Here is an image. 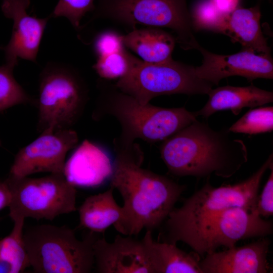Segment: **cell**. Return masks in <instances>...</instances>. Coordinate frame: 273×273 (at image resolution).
<instances>
[{"label":"cell","instance_id":"obj_1","mask_svg":"<svg viewBox=\"0 0 273 273\" xmlns=\"http://www.w3.org/2000/svg\"><path fill=\"white\" fill-rule=\"evenodd\" d=\"M115 156L110 187L123 201V218L116 229L122 235L152 231L167 219L186 186L142 167L144 154L134 143L114 141Z\"/></svg>","mask_w":273,"mask_h":273},{"label":"cell","instance_id":"obj_2","mask_svg":"<svg viewBox=\"0 0 273 273\" xmlns=\"http://www.w3.org/2000/svg\"><path fill=\"white\" fill-rule=\"evenodd\" d=\"M231 133L197 119L162 141L161 159L174 176L229 178L248 161L245 143Z\"/></svg>","mask_w":273,"mask_h":273},{"label":"cell","instance_id":"obj_3","mask_svg":"<svg viewBox=\"0 0 273 273\" xmlns=\"http://www.w3.org/2000/svg\"><path fill=\"white\" fill-rule=\"evenodd\" d=\"M272 231L271 221L262 218L254 210L236 207L166 231L162 239L175 244L181 241L202 256L221 246L227 248L235 246L240 240L265 237L271 235Z\"/></svg>","mask_w":273,"mask_h":273},{"label":"cell","instance_id":"obj_4","mask_svg":"<svg viewBox=\"0 0 273 273\" xmlns=\"http://www.w3.org/2000/svg\"><path fill=\"white\" fill-rule=\"evenodd\" d=\"M23 239L35 272L88 273L94 267L92 234L79 240L67 226L43 224L24 229Z\"/></svg>","mask_w":273,"mask_h":273},{"label":"cell","instance_id":"obj_5","mask_svg":"<svg viewBox=\"0 0 273 273\" xmlns=\"http://www.w3.org/2000/svg\"><path fill=\"white\" fill-rule=\"evenodd\" d=\"M213 84L197 76L195 67L173 60L151 63L133 56L127 74L116 86L141 104L162 95L207 94Z\"/></svg>","mask_w":273,"mask_h":273},{"label":"cell","instance_id":"obj_6","mask_svg":"<svg viewBox=\"0 0 273 273\" xmlns=\"http://www.w3.org/2000/svg\"><path fill=\"white\" fill-rule=\"evenodd\" d=\"M86 99L84 84L72 68L48 63L39 75L38 130L71 128L82 112Z\"/></svg>","mask_w":273,"mask_h":273},{"label":"cell","instance_id":"obj_7","mask_svg":"<svg viewBox=\"0 0 273 273\" xmlns=\"http://www.w3.org/2000/svg\"><path fill=\"white\" fill-rule=\"evenodd\" d=\"M109 109L121 125L122 134L118 139L124 143L139 139L150 143L162 142L197 120L194 112L184 107L141 104L120 91L111 97Z\"/></svg>","mask_w":273,"mask_h":273},{"label":"cell","instance_id":"obj_8","mask_svg":"<svg viewBox=\"0 0 273 273\" xmlns=\"http://www.w3.org/2000/svg\"><path fill=\"white\" fill-rule=\"evenodd\" d=\"M273 164L272 153L250 177L234 185L214 187L209 180L200 190L173 208L165 222V231L197 222L236 207L254 210L261 179Z\"/></svg>","mask_w":273,"mask_h":273},{"label":"cell","instance_id":"obj_9","mask_svg":"<svg viewBox=\"0 0 273 273\" xmlns=\"http://www.w3.org/2000/svg\"><path fill=\"white\" fill-rule=\"evenodd\" d=\"M12 198L9 206L13 221L31 217L52 220L57 216L76 210V190L63 174H53L38 178L6 179Z\"/></svg>","mask_w":273,"mask_h":273},{"label":"cell","instance_id":"obj_10","mask_svg":"<svg viewBox=\"0 0 273 273\" xmlns=\"http://www.w3.org/2000/svg\"><path fill=\"white\" fill-rule=\"evenodd\" d=\"M95 14L133 29L136 24L170 28L185 50L196 40L186 0H99Z\"/></svg>","mask_w":273,"mask_h":273},{"label":"cell","instance_id":"obj_11","mask_svg":"<svg viewBox=\"0 0 273 273\" xmlns=\"http://www.w3.org/2000/svg\"><path fill=\"white\" fill-rule=\"evenodd\" d=\"M78 141L76 132L71 128L41 132L16 154L9 175L20 178L42 172L63 174L66 155Z\"/></svg>","mask_w":273,"mask_h":273},{"label":"cell","instance_id":"obj_12","mask_svg":"<svg viewBox=\"0 0 273 273\" xmlns=\"http://www.w3.org/2000/svg\"><path fill=\"white\" fill-rule=\"evenodd\" d=\"M192 49L198 50L203 56L202 64L195 67L196 75L213 85L232 76H242L250 81L257 78H273L271 57L245 50L232 55L216 54L203 48L197 40Z\"/></svg>","mask_w":273,"mask_h":273},{"label":"cell","instance_id":"obj_13","mask_svg":"<svg viewBox=\"0 0 273 273\" xmlns=\"http://www.w3.org/2000/svg\"><path fill=\"white\" fill-rule=\"evenodd\" d=\"M30 0H3L4 15L13 20V27L8 44L2 48L6 63L15 67L18 58L36 62V56L49 17L38 18L27 13Z\"/></svg>","mask_w":273,"mask_h":273},{"label":"cell","instance_id":"obj_14","mask_svg":"<svg viewBox=\"0 0 273 273\" xmlns=\"http://www.w3.org/2000/svg\"><path fill=\"white\" fill-rule=\"evenodd\" d=\"M94 267L99 273H153L145 243L118 235L113 242L96 239L93 244Z\"/></svg>","mask_w":273,"mask_h":273},{"label":"cell","instance_id":"obj_15","mask_svg":"<svg viewBox=\"0 0 273 273\" xmlns=\"http://www.w3.org/2000/svg\"><path fill=\"white\" fill-rule=\"evenodd\" d=\"M114 167V157L107 150L84 140L65 161L63 175L75 188H96L110 182Z\"/></svg>","mask_w":273,"mask_h":273},{"label":"cell","instance_id":"obj_16","mask_svg":"<svg viewBox=\"0 0 273 273\" xmlns=\"http://www.w3.org/2000/svg\"><path fill=\"white\" fill-rule=\"evenodd\" d=\"M269 240L265 237L223 251H215L199 260L202 273H267Z\"/></svg>","mask_w":273,"mask_h":273},{"label":"cell","instance_id":"obj_17","mask_svg":"<svg viewBox=\"0 0 273 273\" xmlns=\"http://www.w3.org/2000/svg\"><path fill=\"white\" fill-rule=\"evenodd\" d=\"M208 100L199 110L194 112L196 117L208 118L214 113L230 110L239 114L245 108H254L273 101V93L262 89L253 84L246 86L226 85L211 88L208 94Z\"/></svg>","mask_w":273,"mask_h":273},{"label":"cell","instance_id":"obj_18","mask_svg":"<svg viewBox=\"0 0 273 273\" xmlns=\"http://www.w3.org/2000/svg\"><path fill=\"white\" fill-rule=\"evenodd\" d=\"M259 6L250 8H237L226 18L224 34L233 42L240 43L243 50L271 56L270 49L262 32Z\"/></svg>","mask_w":273,"mask_h":273},{"label":"cell","instance_id":"obj_19","mask_svg":"<svg viewBox=\"0 0 273 273\" xmlns=\"http://www.w3.org/2000/svg\"><path fill=\"white\" fill-rule=\"evenodd\" d=\"M110 187L107 191L92 195L79 209V226L93 233H104L111 225L116 229L123 218V211L116 202Z\"/></svg>","mask_w":273,"mask_h":273},{"label":"cell","instance_id":"obj_20","mask_svg":"<svg viewBox=\"0 0 273 273\" xmlns=\"http://www.w3.org/2000/svg\"><path fill=\"white\" fill-rule=\"evenodd\" d=\"M153 273H202L197 257L178 248L175 244L158 242L147 230L143 238Z\"/></svg>","mask_w":273,"mask_h":273},{"label":"cell","instance_id":"obj_21","mask_svg":"<svg viewBox=\"0 0 273 273\" xmlns=\"http://www.w3.org/2000/svg\"><path fill=\"white\" fill-rule=\"evenodd\" d=\"M123 41L144 62L157 63L172 59L176 39L157 27L133 29L123 35Z\"/></svg>","mask_w":273,"mask_h":273},{"label":"cell","instance_id":"obj_22","mask_svg":"<svg viewBox=\"0 0 273 273\" xmlns=\"http://www.w3.org/2000/svg\"><path fill=\"white\" fill-rule=\"evenodd\" d=\"M24 221V219L13 221L10 234L0 240V262L10 273L22 272L30 266L23 239Z\"/></svg>","mask_w":273,"mask_h":273},{"label":"cell","instance_id":"obj_23","mask_svg":"<svg viewBox=\"0 0 273 273\" xmlns=\"http://www.w3.org/2000/svg\"><path fill=\"white\" fill-rule=\"evenodd\" d=\"M14 67L7 64L0 66V112L15 105L33 102L15 79Z\"/></svg>","mask_w":273,"mask_h":273},{"label":"cell","instance_id":"obj_24","mask_svg":"<svg viewBox=\"0 0 273 273\" xmlns=\"http://www.w3.org/2000/svg\"><path fill=\"white\" fill-rule=\"evenodd\" d=\"M229 129L233 133L250 135L270 132L273 129V107L268 106L250 110Z\"/></svg>","mask_w":273,"mask_h":273},{"label":"cell","instance_id":"obj_25","mask_svg":"<svg viewBox=\"0 0 273 273\" xmlns=\"http://www.w3.org/2000/svg\"><path fill=\"white\" fill-rule=\"evenodd\" d=\"M193 30H206L224 34L228 15L221 13L212 0H199L190 13Z\"/></svg>","mask_w":273,"mask_h":273},{"label":"cell","instance_id":"obj_26","mask_svg":"<svg viewBox=\"0 0 273 273\" xmlns=\"http://www.w3.org/2000/svg\"><path fill=\"white\" fill-rule=\"evenodd\" d=\"M133 56L126 49L98 57L93 66L97 74L106 79H120L129 72Z\"/></svg>","mask_w":273,"mask_h":273},{"label":"cell","instance_id":"obj_27","mask_svg":"<svg viewBox=\"0 0 273 273\" xmlns=\"http://www.w3.org/2000/svg\"><path fill=\"white\" fill-rule=\"evenodd\" d=\"M94 3V0H59L49 17H65L75 28L79 29L82 17L95 9Z\"/></svg>","mask_w":273,"mask_h":273},{"label":"cell","instance_id":"obj_28","mask_svg":"<svg viewBox=\"0 0 273 273\" xmlns=\"http://www.w3.org/2000/svg\"><path fill=\"white\" fill-rule=\"evenodd\" d=\"M123 35L113 31H106L98 34L94 42V51L98 57L124 50Z\"/></svg>","mask_w":273,"mask_h":273},{"label":"cell","instance_id":"obj_29","mask_svg":"<svg viewBox=\"0 0 273 273\" xmlns=\"http://www.w3.org/2000/svg\"><path fill=\"white\" fill-rule=\"evenodd\" d=\"M270 174L258 196L254 211L260 216L268 217L273 214V164L269 167Z\"/></svg>","mask_w":273,"mask_h":273},{"label":"cell","instance_id":"obj_30","mask_svg":"<svg viewBox=\"0 0 273 273\" xmlns=\"http://www.w3.org/2000/svg\"><path fill=\"white\" fill-rule=\"evenodd\" d=\"M217 9L223 14L229 15L238 7L239 0H212Z\"/></svg>","mask_w":273,"mask_h":273},{"label":"cell","instance_id":"obj_31","mask_svg":"<svg viewBox=\"0 0 273 273\" xmlns=\"http://www.w3.org/2000/svg\"><path fill=\"white\" fill-rule=\"evenodd\" d=\"M11 198V190L7 180L0 181V210L9 207Z\"/></svg>","mask_w":273,"mask_h":273},{"label":"cell","instance_id":"obj_32","mask_svg":"<svg viewBox=\"0 0 273 273\" xmlns=\"http://www.w3.org/2000/svg\"><path fill=\"white\" fill-rule=\"evenodd\" d=\"M0 272H8L6 266L0 262Z\"/></svg>","mask_w":273,"mask_h":273},{"label":"cell","instance_id":"obj_33","mask_svg":"<svg viewBox=\"0 0 273 273\" xmlns=\"http://www.w3.org/2000/svg\"><path fill=\"white\" fill-rule=\"evenodd\" d=\"M2 146V142H1V141H0V146Z\"/></svg>","mask_w":273,"mask_h":273}]
</instances>
